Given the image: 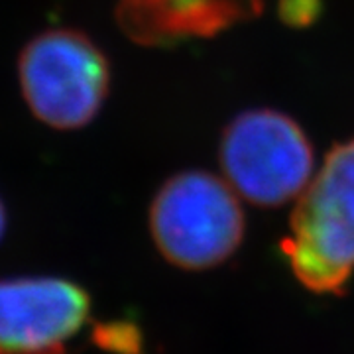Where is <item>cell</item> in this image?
<instances>
[{"label": "cell", "instance_id": "2", "mask_svg": "<svg viewBox=\"0 0 354 354\" xmlns=\"http://www.w3.org/2000/svg\"><path fill=\"white\" fill-rule=\"evenodd\" d=\"M244 211L227 179L209 171L169 177L150 205L158 252L176 268L201 272L227 262L244 241Z\"/></svg>", "mask_w": 354, "mask_h": 354}, {"label": "cell", "instance_id": "9", "mask_svg": "<svg viewBox=\"0 0 354 354\" xmlns=\"http://www.w3.org/2000/svg\"><path fill=\"white\" fill-rule=\"evenodd\" d=\"M6 223H8V216H6V209H4V203L0 199V241L6 232Z\"/></svg>", "mask_w": 354, "mask_h": 354}, {"label": "cell", "instance_id": "10", "mask_svg": "<svg viewBox=\"0 0 354 354\" xmlns=\"http://www.w3.org/2000/svg\"><path fill=\"white\" fill-rule=\"evenodd\" d=\"M14 354H65L64 346H53V348H44V351H32V353H14Z\"/></svg>", "mask_w": 354, "mask_h": 354}, {"label": "cell", "instance_id": "4", "mask_svg": "<svg viewBox=\"0 0 354 354\" xmlns=\"http://www.w3.org/2000/svg\"><path fill=\"white\" fill-rule=\"evenodd\" d=\"M313 158L304 128L270 109L239 114L218 146L225 179L258 207H279L299 197L313 177Z\"/></svg>", "mask_w": 354, "mask_h": 354}, {"label": "cell", "instance_id": "3", "mask_svg": "<svg viewBox=\"0 0 354 354\" xmlns=\"http://www.w3.org/2000/svg\"><path fill=\"white\" fill-rule=\"evenodd\" d=\"M18 81L28 109L55 130L87 127L111 88V65L87 34L53 28L30 39L18 57Z\"/></svg>", "mask_w": 354, "mask_h": 354}, {"label": "cell", "instance_id": "1", "mask_svg": "<svg viewBox=\"0 0 354 354\" xmlns=\"http://www.w3.org/2000/svg\"><path fill=\"white\" fill-rule=\"evenodd\" d=\"M293 276L315 293H342L354 274V138L337 144L297 197L281 242Z\"/></svg>", "mask_w": 354, "mask_h": 354}, {"label": "cell", "instance_id": "7", "mask_svg": "<svg viewBox=\"0 0 354 354\" xmlns=\"http://www.w3.org/2000/svg\"><path fill=\"white\" fill-rule=\"evenodd\" d=\"M95 341L102 348H111L118 354H136L140 348V335L134 325L113 323L95 330Z\"/></svg>", "mask_w": 354, "mask_h": 354}, {"label": "cell", "instance_id": "8", "mask_svg": "<svg viewBox=\"0 0 354 354\" xmlns=\"http://www.w3.org/2000/svg\"><path fill=\"white\" fill-rule=\"evenodd\" d=\"M321 10L319 0H281L279 12L281 18L291 26L309 24Z\"/></svg>", "mask_w": 354, "mask_h": 354}, {"label": "cell", "instance_id": "6", "mask_svg": "<svg viewBox=\"0 0 354 354\" xmlns=\"http://www.w3.org/2000/svg\"><path fill=\"white\" fill-rule=\"evenodd\" d=\"M264 10V0H118L116 24L144 48L215 38Z\"/></svg>", "mask_w": 354, "mask_h": 354}, {"label": "cell", "instance_id": "5", "mask_svg": "<svg viewBox=\"0 0 354 354\" xmlns=\"http://www.w3.org/2000/svg\"><path fill=\"white\" fill-rule=\"evenodd\" d=\"M91 315V297L71 279L0 278V354L62 346Z\"/></svg>", "mask_w": 354, "mask_h": 354}]
</instances>
